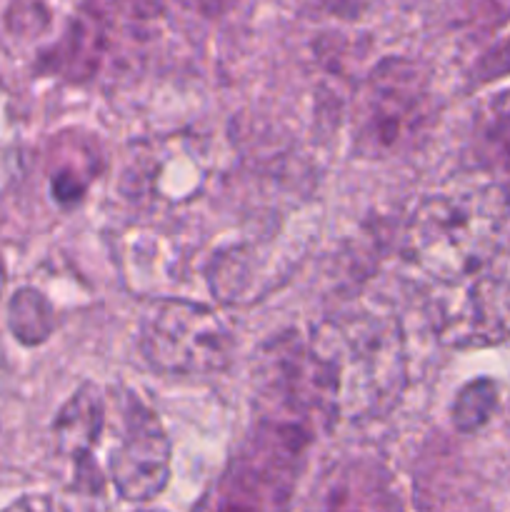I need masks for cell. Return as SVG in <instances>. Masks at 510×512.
I'll list each match as a JSON object with an SVG mask.
<instances>
[{
    "mask_svg": "<svg viewBox=\"0 0 510 512\" xmlns=\"http://www.w3.org/2000/svg\"><path fill=\"white\" fill-rule=\"evenodd\" d=\"M313 425L258 413L195 512H285L315 443Z\"/></svg>",
    "mask_w": 510,
    "mask_h": 512,
    "instance_id": "3",
    "label": "cell"
},
{
    "mask_svg": "<svg viewBox=\"0 0 510 512\" xmlns=\"http://www.w3.org/2000/svg\"><path fill=\"white\" fill-rule=\"evenodd\" d=\"M170 438L158 413L128 395L123 405V435L110 455V480L128 503L158 498L170 480Z\"/></svg>",
    "mask_w": 510,
    "mask_h": 512,
    "instance_id": "6",
    "label": "cell"
},
{
    "mask_svg": "<svg viewBox=\"0 0 510 512\" xmlns=\"http://www.w3.org/2000/svg\"><path fill=\"white\" fill-rule=\"evenodd\" d=\"M185 3L203 18H220V15L230 13L238 0H185Z\"/></svg>",
    "mask_w": 510,
    "mask_h": 512,
    "instance_id": "14",
    "label": "cell"
},
{
    "mask_svg": "<svg viewBox=\"0 0 510 512\" xmlns=\"http://www.w3.org/2000/svg\"><path fill=\"white\" fill-rule=\"evenodd\" d=\"M433 115V90L423 65L383 58L355 95V153L370 160L410 153L425 138Z\"/></svg>",
    "mask_w": 510,
    "mask_h": 512,
    "instance_id": "4",
    "label": "cell"
},
{
    "mask_svg": "<svg viewBox=\"0 0 510 512\" xmlns=\"http://www.w3.org/2000/svg\"><path fill=\"white\" fill-rule=\"evenodd\" d=\"M5 290V265H3V258H0V295H3Z\"/></svg>",
    "mask_w": 510,
    "mask_h": 512,
    "instance_id": "16",
    "label": "cell"
},
{
    "mask_svg": "<svg viewBox=\"0 0 510 512\" xmlns=\"http://www.w3.org/2000/svg\"><path fill=\"white\" fill-rule=\"evenodd\" d=\"M105 45H108L105 20L100 18V13H95V8H83L78 15H73L58 43H53L40 55V68L45 73L78 83L98 70Z\"/></svg>",
    "mask_w": 510,
    "mask_h": 512,
    "instance_id": "8",
    "label": "cell"
},
{
    "mask_svg": "<svg viewBox=\"0 0 510 512\" xmlns=\"http://www.w3.org/2000/svg\"><path fill=\"white\" fill-rule=\"evenodd\" d=\"M138 350L158 373L195 378L228 368L235 335L208 305L160 300L140 318Z\"/></svg>",
    "mask_w": 510,
    "mask_h": 512,
    "instance_id": "5",
    "label": "cell"
},
{
    "mask_svg": "<svg viewBox=\"0 0 510 512\" xmlns=\"http://www.w3.org/2000/svg\"><path fill=\"white\" fill-rule=\"evenodd\" d=\"M478 150L493 173L510 180V93L500 95L480 123Z\"/></svg>",
    "mask_w": 510,
    "mask_h": 512,
    "instance_id": "11",
    "label": "cell"
},
{
    "mask_svg": "<svg viewBox=\"0 0 510 512\" xmlns=\"http://www.w3.org/2000/svg\"><path fill=\"white\" fill-rule=\"evenodd\" d=\"M478 73L483 78H495V75L510 73V38H505L503 43H498L490 53L483 55V60L478 65Z\"/></svg>",
    "mask_w": 510,
    "mask_h": 512,
    "instance_id": "13",
    "label": "cell"
},
{
    "mask_svg": "<svg viewBox=\"0 0 510 512\" xmlns=\"http://www.w3.org/2000/svg\"><path fill=\"white\" fill-rule=\"evenodd\" d=\"M325 512H403L398 493L378 465H350L333 483Z\"/></svg>",
    "mask_w": 510,
    "mask_h": 512,
    "instance_id": "10",
    "label": "cell"
},
{
    "mask_svg": "<svg viewBox=\"0 0 510 512\" xmlns=\"http://www.w3.org/2000/svg\"><path fill=\"white\" fill-rule=\"evenodd\" d=\"M508 220L498 185L430 195L410 218L405 250L438 283L475 280L493 258Z\"/></svg>",
    "mask_w": 510,
    "mask_h": 512,
    "instance_id": "2",
    "label": "cell"
},
{
    "mask_svg": "<svg viewBox=\"0 0 510 512\" xmlns=\"http://www.w3.org/2000/svg\"><path fill=\"white\" fill-rule=\"evenodd\" d=\"M468 313L483 328L510 335V220L483 273L468 290Z\"/></svg>",
    "mask_w": 510,
    "mask_h": 512,
    "instance_id": "9",
    "label": "cell"
},
{
    "mask_svg": "<svg viewBox=\"0 0 510 512\" xmlns=\"http://www.w3.org/2000/svg\"><path fill=\"white\" fill-rule=\"evenodd\" d=\"M8 325L20 343L38 345L53 333V308L38 290L23 288L10 300Z\"/></svg>",
    "mask_w": 510,
    "mask_h": 512,
    "instance_id": "12",
    "label": "cell"
},
{
    "mask_svg": "<svg viewBox=\"0 0 510 512\" xmlns=\"http://www.w3.org/2000/svg\"><path fill=\"white\" fill-rule=\"evenodd\" d=\"M105 415L108 405L103 388L90 380L80 385L53 420L55 453L73 465L93 458V448L105 428Z\"/></svg>",
    "mask_w": 510,
    "mask_h": 512,
    "instance_id": "7",
    "label": "cell"
},
{
    "mask_svg": "<svg viewBox=\"0 0 510 512\" xmlns=\"http://www.w3.org/2000/svg\"><path fill=\"white\" fill-rule=\"evenodd\" d=\"M333 390L338 420H370L390 413L408 383L398 320L378 313L328 318L308 335Z\"/></svg>",
    "mask_w": 510,
    "mask_h": 512,
    "instance_id": "1",
    "label": "cell"
},
{
    "mask_svg": "<svg viewBox=\"0 0 510 512\" xmlns=\"http://www.w3.org/2000/svg\"><path fill=\"white\" fill-rule=\"evenodd\" d=\"M3 512H55V508L45 495H25Z\"/></svg>",
    "mask_w": 510,
    "mask_h": 512,
    "instance_id": "15",
    "label": "cell"
}]
</instances>
